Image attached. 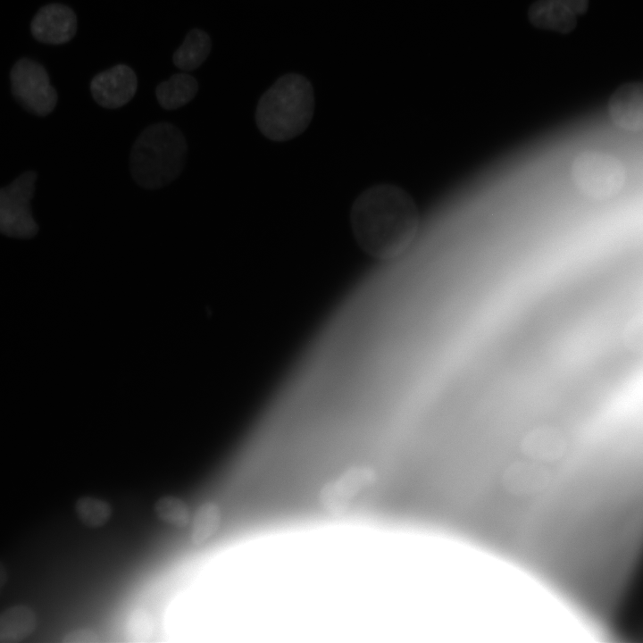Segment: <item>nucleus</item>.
Instances as JSON below:
<instances>
[{"label": "nucleus", "mask_w": 643, "mask_h": 643, "mask_svg": "<svg viewBox=\"0 0 643 643\" xmlns=\"http://www.w3.org/2000/svg\"><path fill=\"white\" fill-rule=\"evenodd\" d=\"M350 221L359 246L373 257L388 260L411 245L418 230L419 214L413 198L403 188L380 184L355 200Z\"/></svg>", "instance_id": "obj_1"}, {"label": "nucleus", "mask_w": 643, "mask_h": 643, "mask_svg": "<svg viewBox=\"0 0 643 643\" xmlns=\"http://www.w3.org/2000/svg\"><path fill=\"white\" fill-rule=\"evenodd\" d=\"M314 96L311 82L298 73L280 77L260 97L255 122L261 133L273 141L300 135L311 122Z\"/></svg>", "instance_id": "obj_2"}, {"label": "nucleus", "mask_w": 643, "mask_h": 643, "mask_svg": "<svg viewBox=\"0 0 643 643\" xmlns=\"http://www.w3.org/2000/svg\"><path fill=\"white\" fill-rule=\"evenodd\" d=\"M186 154V139L176 126L154 123L139 134L131 148L132 178L144 188L164 187L182 171Z\"/></svg>", "instance_id": "obj_3"}, {"label": "nucleus", "mask_w": 643, "mask_h": 643, "mask_svg": "<svg viewBox=\"0 0 643 643\" xmlns=\"http://www.w3.org/2000/svg\"><path fill=\"white\" fill-rule=\"evenodd\" d=\"M572 177L583 194L594 199H604L622 188L626 172L622 162L614 155L585 151L573 160Z\"/></svg>", "instance_id": "obj_4"}, {"label": "nucleus", "mask_w": 643, "mask_h": 643, "mask_svg": "<svg viewBox=\"0 0 643 643\" xmlns=\"http://www.w3.org/2000/svg\"><path fill=\"white\" fill-rule=\"evenodd\" d=\"M35 180V172L27 171L0 188V233L19 238L37 234L38 227L30 208Z\"/></svg>", "instance_id": "obj_5"}, {"label": "nucleus", "mask_w": 643, "mask_h": 643, "mask_svg": "<svg viewBox=\"0 0 643 643\" xmlns=\"http://www.w3.org/2000/svg\"><path fill=\"white\" fill-rule=\"evenodd\" d=\"M10 79L13 96L27 111L45 116L54 109L57 92L40 63L28 58L20 59L13 66Z\"/></svg>", "instance_id": "obj_6"}, {"label": "nucleus", "mask_w": 643, "mask_h": 643, "mask_svg": "<svg viewBox=\"0 0 643 643\" xmlns=\"http://www.w3.org/2000/svg\"><path fill=\"white\" fill-rule=\"evenodd\" d=\"M135 71L126 64H117L96 75L90 83L95 101L104 108L116 109L129 103L136 94Z\"/></svg>", "instance_id": "obj_7"}, {"label": "nucleus", "mask_w": 643, "mask_h": 643, "mask_svg": "<svg viewBox=\"0 0 643 643\" xmlns=\"http://www.w3.org/2000/svg\"><path fill=\"white\" fill-rule=\"evenodd\" d=\"M77 26L72 9L62 4H49L38 11L31 21L30 30L39 42L60 45L75 36Z\"/></svg>", "instance_id": "obj_8"}, {"label": "nucleus", "mask_w": 643, "mask_h": 643, "mask_svg": "<svg viewBox=\"0 0 643 643\" xmlns=\"http://www.w3.org/2000/svg\"><path fill=\"white\" fill-rule=\"evenodd\" d=\"M608 113L620 128L636 131L643 125V87L640 82L618 88L608 101Z\"/></svg>", "instance_id": "obj_9"}, {"label": "nucleus", "mask_w": 643, "mask_h": 643, "mask_svg": "<svg viewBox=\"0 0 643 643\" xmlns=\"http://www.w3.org/2000/svg\"><path fill=\"white\" fill-rule=\"evenodd\" d=\"M528 13L530 23L544 29L569 33L577 24V15L557 0H537Z\"/></svg>", "instance_id": "obj_10"}, {"label": "nucleus", "mask_w": 643, "mask_h": 643, "mask_svg": "<svg viewBox=\"0 0 643 643\" xmlns=\"http://www.w3.org/2000/svg\"><path fill=\"white\" fill-rule=\"evenodd\" d=\"M37 616L26 605L11 606L0 614V643H15L28 638L36 628Z\"/></svg>", "instance_id": "obj_11"}, {"label": "nucleus", "mask_w": 643, "mask_h": 643, "mask_svg": "<svg viewBox=\"0 0 643 643\" xmlns=\"http://www.w3.org/2000/svg\"><path fill=\"white\" fill-rule=\"evenodd\" d=\"M198 91L196 79L187 73L173 74L158 84L155 96L165 110H175L189 103Z\"/></svg>", "instance_id": "obj_12"}, {"label": "nucleus", "mask_w": 643, "mask_h": 643, "mask_svg": "<svg viewBox=\"0 0 643 643\" xmlns=\"http://www.w3.org/2000/svg\"><path fill=\"white\" fill-rule=\"evenodd\" d=\"M212 47L209 35L202 29H193L187 34L182 45L174 52V65L186 71L197 69L207 58Z\"/></svg>", "instance_id": "obj_13"}, {"label": "nucleus", "mask_w": 643, "mask_h": 643, "mask_svg": "<svg viewBox=\"0 0 643 643\" xmlns=\"http://www.w3.org/2000/svg\"><path fill=\"white\" fill-rule=\"evenodd\" d=\"M221 522V511L213 501L203 503L196 511L191 522L190 540L200 545L207 541L218 530Z\"/></svg>", "instance_id": "obj_14"}, {"label": "nucleus", "mask_w": 643, "mask_h": 643, "mask_svg": "<svg viewBox=\"0 0 643 643\" xmlns=\"http://www.w3.org/2000/svg\"><path fill=\"white\" fill-rule=\"evenodd\" d=\"M75 512L83 524L90 528H99L109 521L112 507L103 499L84 496L76 501Z\"/></svg>", "instance_id": "obj_15"}, {"label": "nucleus", "mask_w": 643, "mask_h": 643, "mask_svg": "<svg viewBox=\"0 0 643 643\" xmlns=\"http://www.w3.org/2000/svg\"><path fill=\"white\" fill-rule=\"evenodd\" d=\"M154 511L161 521L176 528H184L190 522L188 505L174 496L161 497L154 503Z\"/></svg>", "instance_id": "obj_16"}, {"label": "nucleus", "mask_w": 643, "mask_h": 643, "mask_svg": "<svg viewBox=\"0 0 643 643\" xmlns=\"http://www.w3.org/2000/svg\"><path fill=\"white\" fill-rule=\"evenodd\" d=\"M154 624L151 614L144 608L134 609L128 618L126 637L132 643H146L152 639Z\"/></svg>", "instance_id": "obj_17"}, {"label": "nucleus", "mask_w": 643, "mask_h": 643, "mask_svg": "<svg viewBox=\"0 0 643 643\" xmlns=\"http://www.w3.org/2000/svg\"><path fill=\"white\" fill-rule=\"evenodd\" d=\"M63 641L65 643H96L99 641V639L95 631L85 629L67 633Z\"/></svg>", "instance_id": "obj_18"}, {"label": "nucleus", "mask_w": 643, "mask_h": 643, "mask_svg": "<svg viewBox=\"0 0 643 643\" xmlns=\"http://www.w3.org/2000/svg\"><path fill=\"white\" fill-rule=\"evenodd\" d=\"M575 15L583 14L589 6V0H557Z\"/></svg>", "instance_id": "obj_19"}, {"label": "nucleus", "mask_w": 643, "mask_h": 643, "mask_svg": "<svg viewBox=\"0 0 643 643\" xmlns=\"http://www.w3.org/2000/svg\"><path fill=\"white\" fill-rule=\"evenodd\" d=\"M8 574L4 565L0 562V592L7 581Z\"/></svg>", "instance_id": "obj_20"}]
</instances>
